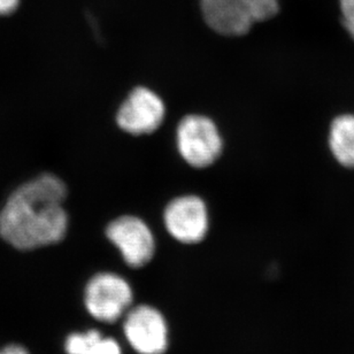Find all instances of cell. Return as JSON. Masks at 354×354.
<instances>
[{
    "label": "cell",
    "instance_id": "obj_2",
    "mask_svg": "<svg viewBox=\"0 0 354 354\" xmlns=\"http://www.w3.org/2000/svg\"><path fill=\"white\" fill-rule=\"evenodd\" d=\"M205 22L222 36L239 37L253 24L269 20L279 10V0H201Z\"/></svg>",
    "mask_w": 354,
    "mask_h": 354
},
{
    "label": "cell",
    "instance_id": "obj_4",
    "mask_svg": "<svg viewBox=\"0 0 354 354\" xmlns=\"http://www.w3.org/2000/svg\"><path fill=\"white\" fill-rule=\"evenodd\" d=\"M177 150L187 165L194 168L209 167L221 156L223 142L218 127L209 118L192 114L177 127Z\"/></svg>",
    "mask_w": 354,
    "mask_h": 354
},
{
    "label": "cell",
    "instance_id": "obj_6",
    "mask_svg": "<svg viewBox=\"0 0 354 354\" xmlns=\"http://www.w3.org/2000/svg\"><path fill=\"white\" fill-rule=\"evenodd\" d=\"M106 237L131 268L145 267L153 259L156 239L142 218L123 215L113 220L106 228Z\"/></svg>",
    "mask_w": 354,
    "mask_h": 354
},
{
    "label": "cell",
    "instance_id": "obj_7",
    "mask_svg": "<svg viewBox=\"0 0 354 354\" xmlns=\"http://www.w3.org/2000/svg\"><path fill=\"white\" fill-rule=\"evenodd\" d=\"M165 115L166 107L162 99L151 88L138 86L120 106L116 123L123 131L142 136L159 129Z\"/></svg>",
    "mask_w": 354,
    "mask_h": 354
},
{
    "label": "cell",
    "instance_id": "obj_10",
    "mask_svg": "<svg viewBox=\"0 0 354 354\" xmlns=\"http://www.w3.org/2000/svg\"><path fill=\"white\" fill-rule=\"evenodd\" d=\"M65 350L67 354H123L115 338L105 336L97 329L69 335Z\"/></svg>",
    "mask_w": 354,
    "mask_h": 354
},
{
    "label": "cell",
    "instance_id": "obj_11",
    "mask_svg": "<svg viewBox=\"0 0 354 354\" xmlns=\"http://www.w3.org/2000/svg\"><path fill=\"white\" fill-rule=\"evenodd\" d=\"M342 22L354 41V0H339Z\"/></svg>",
    "mask_w": 354,
    "mask_h": 354
},
{
    "label": "cell",
    "instance_id": "obj_12",
    "mask_svg": "<svg viewBox=\"0 0 354 354\" xmlns=\"http://www.w3.org/2000/svg\"><path fill=\"white\" fill-rule=\"evenodd\" d=\"M20 0H0V15H8L17 10Z\"/></svg>",
    "mask_w": 354,
    "mask_h": 354
},
{
    "label": "cell",
    "instance_id": "obj_8",
    "mask_svg": "<svg viewBox=\"0 0 354 354\" xmlns=\"http://www.w3.org/2000/svg\"><path fill=\"white\" fill-rule=\"evenodd\" d=\"M164 223L177 242L185 245L203 242L209 225L206 204L197 196L175 198L165 209Z\"/></svg>",
    "mask_w": 354,
    "mask_h": 354
},
{
    "label": "cell",
    "instance_id": "obj_9",
    "mask_svg": "<svg viewBox=\"0 0 354 354\" xmlns=\"http://www.w3.org/2000/svg\"><path fill=\"white\" fill-rule=\"evenodd\" d=\"M328 143L338 164L354 169V114H342L333 120Z\"/></svg>",
    "mask_w": 354,
    "mask_h": 354
},
{
    "label": "cell",
    "instance_id": "obj_3",
    "mask_svg": "<svg viewBox=\"0 0 354 354\" xmlns=\"http://www.w3.org/2000/svg\"><path fill=\"white\" fill-rule=\"evenodd\" d=\"M133 291L123 276L102 272L92 276L84 290L88 313L102 324H115L133 307Z\"/></svg>",
    "mask_w": 354,
    "mask_h": 354
},
{
    "label": "cell",
    "instance_id": "obj_5",
    "mask_svg": "<svg viewBox=\"0 0 354 354\" xmlns=\"http://www.w3.org/2000/svg\"><path fill=\"white\" fill-rule=\"evenodd\" d=\"M123 334L137 354H165L169 328L164 314L147 304L133 306L123 317Z\"/></svg>",
    "mask_w": 354,
    "mask_h": 354
},
{
    "label": "cell",
    "instance_id": "obj_1",
    "mask_svg": "<svg viewBox=\"0 0 354 354\" xmlns=\"http://www.w3.org/2000/svg\"><path fill=\"white\" fill-rule=\"evenodd\" d=\"M66 197L65 182L50 173L22 184L0 211L1 239L24 251L62 242L68 230Z\"/></svg>",
    "mask_w": 354,
    "mask_h": 354
},
{
    "label": "cell",
    "instance_id": "obj_13",
    "mask_svg": "<svg viewBox=\"0 0 354 354\" xmlns=\"http://www.w3.org/2000/svg\"><path fill=\"white\" fill-rule=\"evenodd\" d=\"M0 354H29L26 348L21 345H8L6 348L0 350Z\"/></svg>",
    "mask_w": 354,
    "mask_h": 354
}]
</instances>
